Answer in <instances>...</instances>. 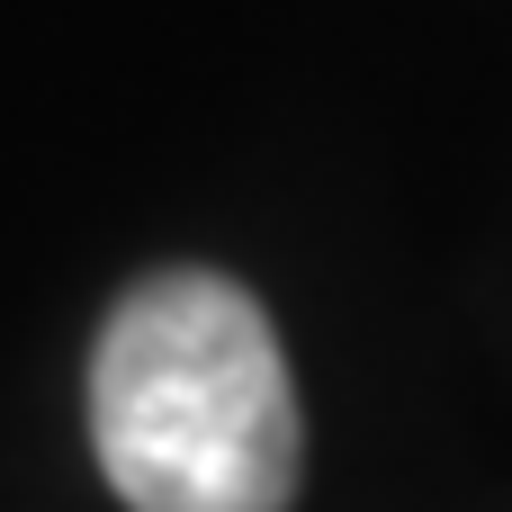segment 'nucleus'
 <instances>
[{
	"instance_id": "1",
	"label": "nucleus",
	"mask_w": 512,
	"mask_h": 512,
	"mask_svg": "<svg viewBox=\"0 0 512 512\" xmlns=\"http://www.w3.org/2000/svg\"><path fill=\"white\" fill-rule=\"evenodd\" d=\"M90 432L135 512H288L306 459L279 333L216 270H162L108 315Z\"/></svg>"
}]
</instances>
